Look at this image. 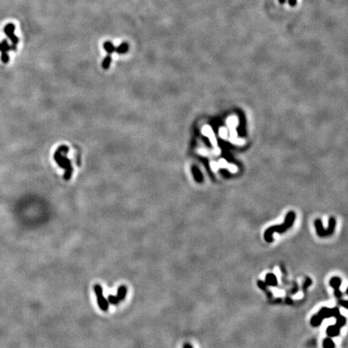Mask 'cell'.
Listing matches in <instances>:
<instances>
[{
	"label": "cell",
	"instance_id": "cell-15",
	"mask_svg": "<svg viewBox=\"0 0 348 348\" xmlns=\"http://www.w3.org/2000/svg\"><path fill=\"white\" fill-rule=\"evenodd\" d=\"M323 348H335V342L330 338L325 339L323 341Z\"/></svg>",
	"mask_w": 348,
	"mask_h": 348
},
{
	"label": "cell",
	"instance_id": "cell-2",
	"mask_svg": "<svg viewBox=\"0 0 348 348\" xmlns=\"http://www.w3.org/2000/svg\"><path fill=\"white\" fill-rule=\"evenodd\" d=\"M294 219H295V214L293 211H290L286 215L285 221H284V223L278 225V226H273L267 228L266 230V231L264 232V239L266 240V242H267V243H272L273 242V235L275 232L283 233V232L286 231L288 229H289L290 227H292V226H293V224L294 222Z\"/></svg>",
	"mask_w": 348,
	"mask_h": 348
},
{
	"label": "cell",
	"instance_id": "cell-3",
	"mask_svg": "<svg viewBox=\"0 0 348 348\" xmlns=\"http://www.w3.org/2000/svg\"><path fill=\"white\" fill-rule=\"evenodd\" d=\"M339 314H340L339 309L337 308V307L336 308H332V309L323 307V308H322L321 309H320L319 312H318V314H315V315H314V316L312 317L310 323L313 326L316 327V326H318V325H321L322 321H323L324 319H325V318H332V317L336 318Z\"/></svg>",
	"mask_w": 348,
	"mask_h": 348
},
{
	"label": "cell",
	"instance_id": "cell-19",
	"mask_svg": "<svg viewBox=\"0 0 348 348\" xmlns=\"http://www.w3.org/2000/svg\"><path fill=\"white\" fill-rule=\"evenodd\" d=\"M339 304L345 309H347V301H339Z\"/></svg>",
	"mask_w": 348,
	"mask_h": 348
},
{
	"label": "cell",
	"instance_id": "cell-20",
	"mask_svg": "<svg viewBox=\"0 0 348 348\" xmlns=\"http://www.w3.org/2000/svg\"><path fill=\"white\" fill-rule=\"evenodd\" d=\"M286 302H287V304H288V305H292V304H293V301H292L291 299H289V298H287V299H286Z\"/></svg>",
	"mask_w": 348,
	"mask_h": 348
},
{
	"label": "cell",
	"instance_id": "cell-13",
	"mask_svg": "<svg viewBox=\"0 0 348 348\" xmlns=\"http://www.w3.org/2000/svg\"><path fill=\"white\" fill-rule=\"evenodd\" d=\"M127 287L126 286H121L119 287L118 292H117V297L119 299V301H123L125 299L127 294Z\"/></svg>",
	"mask_w": 348,
	"mask_h": 348
},
{
	"label": "cell",
	"instance_id": "cell-6",
	"mask_svg": "<svg viewBox=\"0 0 348 348\" xmlns=\"http://www.w3.org/2000/svg\"><path fill=\"white\" fill-rule=\"evenodd\" d=\"M94 293L96 294L97 301H98V305L99 308L102 311H107L108 307H109V303H108L107 300L104 297L102 288L99 284H96L94 286Z\"/></svg>",
	"mask_w": 348,
	"mask_h": 348
},
{
	"label": "cell",
	"instance_id": "cell-11",
	"mask_svg": "<svg viewBox=\"0 0 348 348\" xmlns=\"http://www.w3.org/2000/svg\"><path fill=\"white\" fill-rule=\"evenodd\" d=\"M128 49H129V44L127 42H122L118 47L115 48V52L118 54H125L127 53Z\"/></svg>",
	"mask_w": 348,
	"mask_h": 348
},
{
	"label": "cell",
	"instance_id": "cell-1",
	"mask_svg": "<svg viewBox=\"0 0 348 348\" xmlns=\"http://www.w3.org/2000/svg\"><path fill=\"white\" fill-rule=\"evenodd\" d=\"M70 150L68 146L66 145H61L57 149V151L54 153V160H56V162L57 163L61 169L65 170L64 175V179L65 181H69L72 177V173H73V167H72L71 161L70 159H68L66 157V156H63L62 153H67Z\"/></svg>",
	"mask_w": 348,
	"mask_h": 348
},
{
	"label": "cell",
	"instance_id": "cell-5",
	"mask_svg": "<svg viewBox=\"0 0 348 348\" xmlns=\"http://www.w3.org/2000/svg\"><path fill=\"white\" fill-rule=\"evenodd\" d=\"M336 324L328 326L326 329V334L329 336V338H333V337L339 336L340 334V328L344 326L346 322V319L343 315L339 314L336 317Z\"/></svg>",
	"mask_w": 348,
	"mask_h": 348
},
{
	"label": "cell",
	"instance_id": "cell-18",
	"mask_svg": "<svg viewBox=\"0 0 348 348\" xmlns=\"http://www.w3.org/2000/svg\"><path fill=\"white\" fill-rule=\"evenodd\" d=\"M311 283H312V280H311V279L309 278V277H306V280H305V283L304 284H303V289L304 290H306L307 288L308 287H309V286L311 285Z\"/></svg>",
	"mask_w": 348,
	"mask_h": 348
},
{
	"label": "cell",
	"instance_id": "cell-17",
	"mask_svg": "<svg viewBox=\"0 0 348 348\" xmlns=\"http://www.w3.org/2000/svg\"><path fill=\"white\" fill-rule=\"evenodd\" d=\"M257 285L260 287V288H261L262 290H263V291H265L266 293H267V294H268L269 297H272V296H273V294H272V293H269L268 291H267V284H265L264 282H263L262 280H258L257 281Z\"/></svg>",
	"mask_w": 348,
	"mask_h": 348
},
{
	"label": "cell",
	"instance_id": "cell-23",
	"mask_svg": "<svg viewBox=\"0 0 348 348\" xmlns=\"http://www.w3.org/2000/svg\"><path fill=\"white\" fill-rule=\"evenodd\" d=\"M279 2H280V3H284L285 2V0H279Z\"/></svg>",
	"mask_w": 348,
	"mask_h": 348
},
{
	"label": "cell",
	"instance_id": "cell-8",
	"mask_svg": "<svg viewBox=\"0 0 348 348\" xmlns=\"http://www.w3.org/2000/svg\"><path fill=\"white\" fill-rule=\"evenodd\" d=\"M15 29V26L13 24V23H8V24L6 25L5 28H4V32H5L6 36H8V37L11 40V41L12 42V44H15V45H16V44H18V42H19V38L15 36V33H14Z\"/></svg>",
	"mask_w": 348,
	"mask_h": 348
},
{
	"label": "cell",
	"instance_id": "cell-7",
	"mask_svg": "<svg viewBox=\"0 0 348 348\" xmlns=\"http://www.w3.org/2000/svg\"><path fill=\"white\" fill-rule=\"evenodd\" d=\"M16 45L15 44H12V46H10L8 44V42L7 40H3L2 41V43H0V52L2 53L1 55V60L3 63H8L9 61V55H8V51L10 50H16Z\"/></svg>",
	"mask_w": 348,
	"mask_h": 348
},
{
	"label": "cell",
	"instance_id": "cell-16",
	"mask_svg": "<svg viewBox=\"0 0 348 348\" xmlns=\"http://www.w3.org/2000/svg\"><path fill=\"white\" fill-rule=\"evenodd\" d=\"M107 301L108 303H110V304H111V305H118L119 303V299L118 298V297L117 296H114V295H109L108 296V299H107Z\"/></svg>",
	"mask_w": 348,
	"mask_h": 348
},
{
	"label": "cell",
	"instance_id": "cell-22",
	"mask_svg": "<svg viewBox=\"0 0 348 348\" xmlns=\"http://www.w3.org/2000/svg\"><path fill=\"white\" fill-rule=\"evenodd\" d=\"M184 348H193V346L189 343H186V344L184 345Z\"/></svg>",
	"mask_w": 348,
	"mask_h": 348
},
{
	"label": "cell",
	"instance_id": "cell-14",
	"mask_svg": "<svg viewBox=\"0 0 348 348\" xmlns=\"http://www.w3.org/2000/svg\"><path fill=\"white\" fill-rule=\"evenodd\" d=\"M111 61H112V57H111V55L108 54L107 56L103 59V60H102V69H104V70H108V69L110 68V66H111Z\"/></svg>",
	"mask_w": 348,
	"mask_h": 348
},
{
	"label": "cell",
	"instance_id": "cell-21",
	"mask_svg": "<svg viewBox=\"0 0 348 348\" xmlns=\"http://www.w3.org/2000/svg\"><path fill=\"white\" fill-rule=\"evenodd\" d=\"M289 3L291 4L292 6H294L296 4V0H289Z\"/></svg>",
	"mask_w": 348,
	"mask_h": 348
},
{
	"label": "cell",
	"instance_id": "cell-12",
	"mask_svg": "<svg viewBox=\"0 0 348 348\" xmlns=\"http://www.w3.org/2000/svg\"><path fill=\"white\" fill-rule=\"evenodd\" d=\"M103 48L106 51V53L110 55H111L113 53H115V45H114V44L111 41H106L105 43L103 44Z\"/></svg>",
	"mask_w": 348,
	"mask_h": 348
},
{
	"label": "cell",
	"instance_id": "cell-9",
	"mask_svg": "<svg viewBox=\"0 0 348 348\" xmlns=\"http://www.w3.org/2000/svg\"><path fill=\"white\" fill-rule=\"evenodd\" d=\"M330 284L335 290V295L337 298H341L342 297V293L339 290V287L342 284V280L339 277H335L330 280Z\"/></svg>",
	"mask_w": 348,
	"mask_h": 348
},
{
	"label": "cell",
	"instance_id": "cell-10",
	"mask_svg": "<svg viewBox=\"0 0 348 348\" xmlns=\"http://www.w3.org/2000/svg\"><path fill=\"white\" fill-rule=\"evenodd\" d=\"M265 284L267 285L273 286V287H277L278 285V281H277V277L273 273H268V274L266 275Z\"/></svg>",
	"mask_w": 348,
	"mask_h": 348
},
{
	"label": "cell",
	"instance_id": "cell-4",
	"mask_svg": "<svg viewBox=\"0 0 348 348\" xmlns=\"http://www.w3.org/2000/svg\"><path fill=\"white\" fill-rule=\"evenodd\" d=\"M314 226L317 229V233L320 237H326L329 235H332L335 231V226H336V221L334 218H330L329 219V226L327 229H324L322 226V222L320 219H317L314 222Z\"/></svg>",
	"mask_w": 348,
	"mask_h": 348
}]
</instances>
